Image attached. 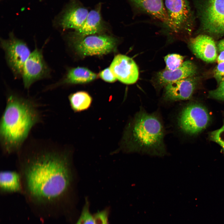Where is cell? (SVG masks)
<instances>
[{"label":"cell","instance_id":"cell-1","mask_svg":"<svg viewBox=\"0 0 224 224\" xmlns=\"http://www.w3.org/2000/svg\"><path fill=\"white\" fill-rule=\"evenodd\" d=\"M23 195L31 205H60L70 198L75 176L69 148L43 141L26 143L16 153Z\"/></svg>","mask_w":224,"mask_h":224},{"label":"cell","instance_id":"cell-2","mask_svg":"<svg viewBox=\"0 0 224 224\" xmlns=\"http://www.w3.org/2000/svg\"><path fill=\"white\" fill-rule=\"evenodd\" d=\"M40 119L33 102L15 94L9 95L0 123L3 155L16 154L25 143L32 128Z\"/></svg>","mask_w":224,"mask_h":224},{"label":"cell","instance_id":"cell-3","mask_svg":"<svg viewBox=\"0 0 224 224\" xmlns=\"http://www.w3.org/2000/svg\"><path fill=\"white\" fill-rule=\"evenodd\" d=\"M164 134L162 125L156 116L140 112L136 115L123 137V149L127 153L163 157L167 153Z\"/></svg>","mask_w":224,"mask_h":224},{"label":"cell","instance_id":"cell-4","mask_svg":"<svg viewBox=\"0 0 224 224\" xmlns=\"http://www.w3.org/2000/svg\"><path fill=\"white\" fill-rule=\"evenodd\" d=\"M76 51L83 56L100 55L114 50L117 40L115 38L105 35H92L79 38L70 37Z\"/></svg>","mask_w":224,"mask_h":224},{"label":"cell","instance_id":"cell-5","mask_svg":"<svg viewBox=\"0 0 224 224\" xmlns=\"http://www.w3.org/2000/svg\"><path fill=\"white\" fill-rule=\"evenodd\" d=\"M7 64L15 78L21 77L23 67L29 56L30 50L26 43L11 32L7 39L1 40Z\"/></svg>","mask_w":224,"mask_h":224},{"label":"cell","instance_id":"cell-6","mask_svg":"<svg viewBox=\"0 0 224 224\" xmlns=\"http://www.w3.org/2000/svg\"><path fill=\"white\" fill-rule=\"evenodd\" d=\"M210 120L206 109L197 104H192L185 107L178 119V124L181 129L190 135L196 134L204 129Z\"/></svg>","mask_w":224,"mask_h":224},{"label":"cell","instance_id":"cell-7","mask_svg":"<svg viewBox=\"0 0 224 224\" xmlns=\"http://www.w3.org/2000/svg\"><path fill=\"white\" fill-rule=\"evenodd\" d=\"M50 73L42 50L36 48L31 53L23 67L21 77L25 88L28 89L35 82L49 77Z\"/></svg>","mask_w":224,"mask_h":224},{"label":"cell","instance_id":"cell-8","mask_svg":"<svg viewBox=\"0 0 224 224\" xmlns=\"http://www.w3.org/2000/svg\"><path fill=\"white\" fill-rule=\"evenodd\" d=\"M202 22L207 31L224 34V0H208L203 12Z\"/></svg>","mask_w":224,"mask_h":224},{"label":"cell","instance_id":"cell-9","mask_svg":"<svg viewBox=\"0 0 224 224\" xmlns=\"http://www.w3.org/2000/svg\"><path fill=\"white\" fill-rule=\"evenodd\" d=\"M109 68L117 79L124 83L133 84L138 79L137 64L132 58L126 55L119 54L115 56Z\"/></svg>","mask_w":224,"mask_h":224},{"label":"cell","instance_id":"cell-10","mask_svg":"<svg viewBox=\"0 0 224 224\" xmlns=\"http://www.w3.org/2000/svg\"><path fill=\"white\" fill-rule=\"evenodd\" d=\"M169 20L168 26L175 32L184 26L189 18L190 10L186 0H165Z\"/></svg>","mask_w":224,"mask_h":224},{"label":"cell","instance_id":"cell-11","mask_svg":"<svg viewBox=\"0 0 224 224\" xmlns=\"http://www.w3.org/2000/svg\"><path fill=\"white\" fill-rule=\"evenodd\" d=\"M196 79L192 77L170 83L164 87V97L168 101L189 99L195 87Z\"/></svg>","mask_w":224,"mask_h":224},{"label":"cell","instance_id":"cell-12","mask_svg":"<svg viewBox=\"0 0 224 224\" xmlns=\"http://www.w3.org/2000/svg\"><path fill=\"white\" fill-rule=\"evenodd\" d=\"M196 72V68L194 64L190 61H186L175 70L169 71L165 69L158 72L156 82L160 87H165L172 82L193 77Z\"/></svg>","mask_w":224,"mask_h":224},{"label":"cell","instance_id":"cell-13","mask_svg":"<svg viewBox=\"0 0 224 224\" xmlns=\"http://www.w3.org/2000/svg\"><path fill=\"white\" fill-rule=\"evenodd\" d=\"M191 46L194 54L204 61L212 62L217 57L215 42L208 36L200 35L197 36L191 40Z\"/></svg>","mask_w":224,"mask_h":224},{"label":"cell","instance_id":"cell-14","mask_svg":"<svg viewBox=\"0 0 224 224\" xmlns=\"http://www.w3.org/2000/svg\"><path fill=\"white\" fill-rule=\"evenodd\" d=\"M101 5L90 11L81 26L76 30L71 37L79 38L96 34L101 31L104 24L101 14Z\"/></svg>","mask_w":224,"mask_h":224},{"label":"cell","instance_id":"cell-15","mask_svg":"<svg viewBox=\"0 0 224 224\" xmlns=\"http://www.w3.org/2000/svg\"><path fill=\"white\" fill-rule=\"evenodd\" d=\"M89 12L87 9L79 4H74L63 15L60 25L63 29H74L77 30L84 22Z\"/></svg>","mask_w":224,"mask_h":224},{"label":"cell","instance_id":"cell-16","mask_svg":"<svg viewBox=\"0 0 224 224\" xmlns=\"http://www.w3.org/2000/svg\"><path fill=\"white\" fill-rule=\"evenodd\" d=\"M21 175L17 170H4L0 173V193L2 195L19 193L22 194Z\"/></svg>","mask_w":224,"mask_h":224},{"label":"cell","instance_id":"cell-17","mask_svg":"<svg viewBox=\"0 0 224 224\" xmlns=\"http://www.w3.org/2000/svg\"><path fill=\"white\" fill-rule=\"evenodd\" d=\"M137 7L167 26L169 20L163 0H130Z\"/></svg>","mask_w":224,"mask_h":224},{"label":"cell","instance_id":"cell-18","mask_svg":"<svg viewBox=\"0 0 224 224\" xmlns=\"http://www.w3.org/2000/svg\"><path fill=\"white\" fill-rule=\"evenodd\" d=\"M97 77L96 74L88 69L78 67L68 70L63 80L50 87L53 88L64 84H84L91 82Z\"/></svg>","mask_w":224,"mask_h":224},{"label":"cell","instance_id":"cell-19","mask_svg":"<svg viewBox=\"0 0 224 224\" xmlns=\"http://www.w3.org/2000/svg\"><path fill=\"white\" fill-rule=\"evenodd\" d=\"M108 217L109 212L107 209L91 214L90 211L89 204L86 201L75 224H109Z\"/></svg>","mask_w":224,"mask_h":224},{"label":"cell","instance_id":"cell-20","mask_svg":"<svg viewBox=\"0 0 224 224\" xmlns=\"http://www.w3.org/2000/svg\"><path fill=\"white\" fill-rule=\"evenodd\" d=\"M70 105L75 112H80L88 109L91 106L92 98L84 91H79L71 94L68 97Z\"/></svg>","mask_w":224,"mask_h":224},{"label":"cell","instance_id":"cell-21","mask_svg":"<svg viewBox=\"0 0 224 224\" xmlns=\"http://www.w3.org/2000/svg\"><path fill=\"white\" fill-rule=\"evenodd\" d=\"M184 57L179 54H169L164 57L166 69L173 71L180 67L183 63Z\"/></svg>","mask_w":224,"mask_h":224},{"label":"cell","instance_id":"cell-22","mask_svg":"<svg viewBox=\"0 0 224 224\" xmlns=\"http://www.w3.org/2000/svg\"><path fill=\"white\" fill-rule=\"evenodd\" d=\"M209 139L218 144L222 147L224 153V124L220 128L211 133Z\"/></svg>","mask_w":224,"mask_h":224},{"label":"cell","instance_id":"cell-23","mask_svg":"<svg viewBox=\"0 0 224 224\" xmlns=\"http://www.w3.org/2000/svg\"><path fill=\"white\" fill-rule=\"evenodd\" d=\"M209 96L212 98L224 101V81L216 89L210 91Z\"/></svg>","mask_w":224,"mask_h":224},{"label":"cell","instance_id":"cell-24","mask_svg":"<svg viewBox=\"0 0 224 224\" xmlns=\"http://www.w3.org/2000/svg\"><path fill=\"white\" fill-rule=\"evenodd\" d=\"M99 76L102 80L107 82H113L117 80L110 68L102 71L99 74Z\"/></svg>","mask_w":224,"mask_h":224},{"label":"cell","instance_id":"cell-25","mask_svg":"<svg viewBox=\"0 0 224 224\" xmlns=\"http://www.w3.org/2000/svg\"><path fill=\"white\" fill-rule=\"evenodd\" d=\"M215 77L220 83L224 81V62L218 63L214 71Z\"/></svg>","mask_w":224,"mask_h":224},{"label":"cell","instance_id":"cell-26","mask_svg":"<svg viewBox=\"0 0 224 224\" xmlns=\"http://www.w3.org/2000/svg\"><path fill=\"white\" fill-rule=\"evenodd\" d=\"M217 60L218 63L224 62V50L221 51L217 57Z\"/></svg>","mask_w":224,"mask_h":224},{"label":"cell","instance_id":"cell-27","mask_svg":"<svg viewBox=\"0 0 224 224\" xmlns=\"http://www.w3.org/2000/svg\"><path fill=\"white\" fill-rule=\"evenodd\" d=\"M218 47L219 50L220 52L224 50V39L219 42Z\"/></svg>","mask_w":224,"mask_h":224}]
</instances>
